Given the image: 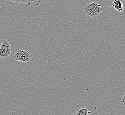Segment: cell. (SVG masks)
Here are the masks:
<instances>
[{
  "label": "cell",
  "instance_id": "6da1fadb",
  "mask_svg": "<svg viewBox=\"0 0 125 115\" xmlns=\"http://www.w3.org/2000/svg\"><path fill=\"white\" fill-rule=\"evenodd\" d=\"M82 10L85 14L90 17L94 18L100 14L105 10V9L98 3L93 2L83 3Z\"/></svg>",
  "mask_w": 125,
  "mask_h": 115
},
{
  "label": "cell",
  "instance_id": "7a4b0ae2",
  "mask_svg": "<svg viewBox=\"0 0 125 115\" xmlns=\"http://www.w3.org/2000/svg\"><path fill=\"white\" fill-rule=\"evenodd\" d=\"M12 58L17 61L24 63H29L33 60L31 53L24 49H18L12 56Z\"/></svg>",
  "mask_w": 125,
  "mask_h": 115
},
{
  "label": "cell",
  "instance_id": "3957f363",
  "mask_svg": "<svg viewBox=\"0 0 125 115\" xmlns=\"http://www.w3.org/2000/svg\"><path fill=\"white\" fill-rule=\"evenodd\" d=\"M12 51V48L6 39L3 40L0 45V59H5L10 57Z\"/></svg>",
  "mask_w": 125,
  "mask_h": 115
},
{
  "label": "cell",
  "instance_id": "277c9868",
  "mask_svg": "<svg viewBox=\"0 0 125 115\" xmlns=\"http://www.w3.org/2000/svg\"><path fill=\"white\" fill-rule=\"evenodd\" d=\"M2 2L14 5H21L25 6H29L31 4H32L34 6H37L41 3L42 0H0Z\"/></svg>",
  "mask_w": 125,
  "mask_h": 115
},
{
  "label": "cell",
  "instance_id": "5b68a950",
  "mask_svg": "<svg viewBox=\"0 0 125 115\" xmlns=\"http://www.w3.org/2000/svg\"><path fill=\"white\" fill-rule=\"evenodd\" d=\"M91 113L87 108L82 104H78L75 107L74 115H87Z\"/></svg>",
  "mask_w": 125,
  "mask_h": 115
},
{
  "label": "cell",
  "instance_id": "8992f818",
  "mask_svg": "<svg viewBox=\"0 0 125 115\" xmlns=\"http://www.w3.org/2000/svg\"><path fill=\"white\" fill-rule=\"evenodd\" d=\"M107 6H112L118 12H123L124 10V6L122 1L121 0H114L112 5Z\"/></svg>",
  "mask_w": 125,
  "mask_h": 115
},
{
  "label": "cell",
  "instance_id": "52a82bcc",
  "mask_svg": "<svg viewBox=\"0 0 125 115\" xmlns=\"http://www.w3.org/2000/svg\"><path fill=\"white\" fill-rule=\"evenodd\" d=\"M72 115V114H71V115Z\"/></svg>",
  "mask_w": 125,
  "mask_h": 115
}]
</instances>
